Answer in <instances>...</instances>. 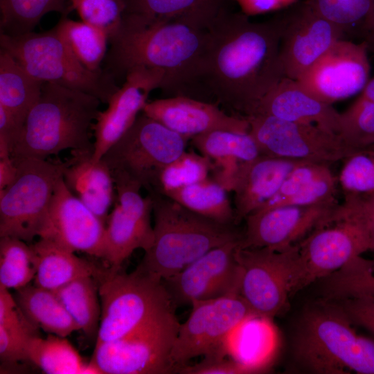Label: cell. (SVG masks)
<instances>
[{
    "label": "cell",
    "instance_id": "cell-16",
    "mask_svg": "<svg viewBox=\"0 0 374 374\" xmlns=\"http://www.w3.org/2000/svg\"><path fill=\"white\" fill-rule=\"evenodd\" d=\"M113 179L116 199L106 222L102 259L105 268L115 272L135 250L145 251L151 247L154 230L151 223L152 197L149 194L143 197L141 188L130 181L121 177Z\"/></svg>",
    "mask_w": 374,
    "mask_h": 374
},
{
    "label": "cell",
    "instance_id": "cell-2",
    "mask_svg": "<svg viewBox=\"0 0 374 374\" xmlns=\"http://www.w3.org/2000/svg\"><path fill=\"white\" fill-rule=\"evenodd\" d=\"M208 37V29L189 22L123 13L109 37L104 70L116 79L136 66L157 69L164 74V92L195 96L202 92Z\"/></svg>",
    "mask_w": 374,
    "mask_h": 374
},
{
    "label": "cell",
    "instance_id": "cell-18",
    "mask_svg": "<svg viewBox=\"0 0 374 374\" xmlns=\"http://www.w3.org/2000/svg\"><path fill=\"white\" fill-rule=\"evenodd\" d=\"M240 241L216 247L163 280L175 308L194 301L240 295L241 271L235 251Z\"/></svg>",
    "mask_w": 374,
    "mask_h": 374
},
{
    "label": "cell",
    "instance_id": "cell-23",
    "mask_svg": "<svg viewBox=\"0 0 374 374\" xmlns=\"http://www.w3.org/2000/svg\"><path fill=\"white\" fill-rule=\"evenodd\" d=\"M303 162L262 154L247 162L232 191L235 224L269 200L291 171Z\"/></svg>",
    "mask_w": 374,
    "mask_h": 374
},
{
    "label": "cell",
    "instance_id": "cell-33",
    "mask_svg": "<svg viewBox=\"0 0 374 374\" xmlns=\"http://www.w3.org/2000/svg\"><path fill=\"white\" fill-rule=\"evenodd\" d=\"M28 361L48 374H102L91 362L84 363L82 357L65 337L49 334L39 335L30 341Z\"/></svg>",
    "mask_w": 374,
    "mask_h": 374
},
{
    "label": "cell",
    "instance_id": "cell-51",
    "mask_svg": "<svg viewBox=\"0 0 374 374\" xmlns=\"http://www.w3.org/2000/svg\"><path fill=\"white\" fill-rule=\"evenodd\" d=\"M368 47V51L374 53V8L364 19L359 30Z\"/></svg>",
    "mask_w": 374,
    "mask_h": 374
},
{
    "label": "cell",
    "instance_id": "cell-1",
    "mask_svg": "<svg viewBox=\"0 0 374 374\" xmlns=\"http://www.w3.org/2000/svg\"><path fill=\"white\" fill-rule=\"evenodd\" d=\"M208 30L202 92L239 116H250L285 77L276 21L274 17L254 22L242 12L229 10Z\"/></svg>",
    "mask_w": 374,
    "mask_h": 374
},
{
    "label": "cell",
    "instance_id": "cell-42",
    "mask_svg": "<svg viewBox=\"0 0 374 374\" xmlns=\"http://www.w3.org/2000/svg\"><path fill=\"white\" fill-rule=\"evenodd\" d=\"M339 135L356 152L369 150L374 143V102L341 113Z\"/></svg>",
    "mask_w": 374,
    "mask_h": 374
},
{
    "label": "cell",
    "instance_id": "cell-49",
    "mask_svg": "<svg viewBox=\"0 0 374 374\" xmlns=\"http://www.w3.org/2000/svg\"><path fill=\"white\" fill-rule=\"evenodd\" d=\"M357 206L359 216L370 238L371 251H374V197L358 196Z\"/></svg>",
    "mask_w": 374,
    "mask_h": 374
},
{
    "label": "cell",
    "instance_id": "cell-11",
    "mask_svg": "<svg viewBox=\"0 0 374 374\" xmlns=\"http://www.w3.org/2000/svg\"><path fill=\"white\" fill-rule=\"evenodd\" d=\"M180 323L175 310L129 335L96 344L91 362L103 374L175 373L171 353Z\"/></svg>",
    "mask_w": 374,
    "mask_h": 374
},
{
    "label": "cell",
    "instance_id": "cell-36",
    "mask_svg": "<svg viewBox=\"0 0 374 374\" xmlns=\"http://www.w3.org/2000/svg\"><path fill=\"white\" fill-rule=\"evenodd\" d=\"M323 279L325 300L359 299L374 303V260L357 256Z\"/></svg>",
    "mask_w": 374,
    "mask_h": 374
},
{
    "label": "cell",
    "instance_id": "cell-45",
    "mask_svg": "<svg viewBox=\"0 0 374 374\" xmlns=\"http://www.w3.org/2000/svg\"><path fill=\"white\" fill-rule=\"evenodd\" d=\"M37 328L26 317L6 326H0V358L6 364L28 360V348L32 339L38 336Z\"/></svg>",
    "mask_w": 374,
    "mask_h": 374
},
{
    "label": "cell",
    "instance_id": "cell-14",
    "mask_svg": "<svg viewBox=\"0 0 374 374\" xmlns=\"http://www.w3.org/2000/svg\"><path fill=\"white\" fill-rule=\"evenodd\" d=\"M298 254V243L283 250L237 247L240 295L256 314L272 319L287 309Z\"/></svg>",
    "mask_w": 374,
    "mask_h": 374
},
{
    "label": "cell",
    "instance_id": "cell-5",
    "mask_svg": "<svg viewBox=\"0 0 374 374\" xmlns=\"http://www.w3.org/2000/svg\"><path fill=\"white\" fill-rule=\"evenodd\" d=\"M148 194L153 202L154 240L139 265L162 280L209 251L242 239L235 224L199 215L161 194Z\"/></svg>",
    "mask_w": 374,
    "mask_h": 374
},
{
    "label": "cell",
    "instance_id": "cell-30",
    "mask_svg": "<svg viewBox=\"0 0 374 374\" xmlns=\"http://www.w3.org/2000/svg\"><path fill=\"white\" fill-rule=\"evenodd\" d=\"M123 13L189 22L208 29L229 11L228 0H123Z\"/></svg>",
    "mask_w": 374,
    "mask_h": 374
},
{
    "label": "cell",
    "instance_id": "cell-52",
    "mask_svg": "<svg viewBox=\"0 0 374 374\" xmlns=\"http://www.w3.org/2000/svg\"><path fill=\"white\" fill-rule=\"evenodd\" d=\"M374 102V76L368 80L364 87L361 91L359 96L349 107L355 109L361 107L365 104Z\"/></svg>",
    "mask_w": 374,
    "mask_h": 374
},
{
    "label": "cell",
    "instance_id": "cell-6",
    "mask_svg": "<svg viewBox=\"0 0 374 374\" xmlns=\"http://www.w3.org/2000/svg\"><path fill=\"white\" fill-rule=\"evenodd\" d=\"M95 278L101 303L96 345L121 339L175 310L163 280L139 265L131 273L105 267Z\"/></svg>",
    "mask_w": 374,
    "mask_h": 374
},
{
    "label": "cell",
    "instance_id": "cell-3",
    "mask_svg": "<svg viewBox=\"0 0 374 374\" xmlns=\"http://www.w3.org/2000/svg\"><path fill=\"white\" fill-rule=\"evenodd\" d=\"M100 103L85 92L44 82L12 150V159H46L66 150L93 152L90 131Z\"/></svg>",
    "mask_w": 374,
    "mask_h": 374
},
{
    "label": "cell",
    "instance_id": "cell-21",
    "mask_svg": "<svg viewBox=\"0 0 374 374\" xmlns=\"http://www.w3.org/2000/svg\"><path fill=\"white\" fill-rule=\"evenodd\" d=\"M123 85L115 92L107 108L100 111L93 125V150L91 158L100 160L105 153L126 133L143 111L152 91L162 89V71L136 66L125 75Z\"/></svg>",
    "mask_w": 374,
    "mask_h": 374
},
{
    "label": "cell",
    "instance_id": "cell-32",
    "mask_svg": "<svg viewBox=\"0 0 374 374\" xmlns=\"http://www.w3.org/2000/svg\"><path fill=\"white\" fill-rule=\"evenodd\" d=\"M14 297L26 318L48 334L66 337L79 330L54 291L29 284Z\"/></svg>",
    "mask_w": 374,
    "mask_h": 374
},
{
    "label": "cell",
    "instance_id": "cell-17",
    "mask_svg": "<svg viewBox=\"0 0 374 374\" xmlns=\"http://www.w3.org/2000/svg\"><path fill=\"white\" fill-rule=\"evenodd\" d=\"M368 53L364 41L340 39L296 81L313 97L332 105L362 91L370 79Z\"/></svg>",
    "mask_w": 374,
    "mask_h": 374
},
{
    "label": "cell",
    "instance_id": "cell-15",
    "mask_svg": "<svg viewBox=\"0 0 374 374\" xmlns=\"http://www.w3.org/2000/svg\"><path fill=\"white\" fill-rule=\"evenodd\" d=\"M274 17L280 36L279 57L285 77L299 79L345 30L319 15L306 1H298Z\"/></svg>",
    "mask_w": 374,
    "mask_h": 374
},
{
    "label": "cell",
    "instance_id": "cell-39",
    "mask_svg": "<svg viewBox=\"0 0 374 374\" xmlns=\"http://www.w3.org/2000/svg\"><path fill=\"white\" fill-rule=\"evenodd\" d=\"M38 257L31 244L12 237H0V285L18 290L34 280Z\"/></svg>",
    "mask_w": 374,
    "mask_h": 374
},
{
    "label": "cell",
    "instance_id": "cell-24",
    "mask_svg": "<svg viewBox=\"0 0 374 374\" xmlns=\"http://www.w3.org/2000/svg\"><path fill=\"white\" fill-rule=\"evenodd\" d=\"M288 121L314 124L339 134L341 113L306 92L296 80L284 77L260 101L255 113ZM251 115V116H253Z\"/></svg>",
    "mask_w": 374,
    "mask_h": 374
},
{
    "label": "cell",
    "instance_id": "cell-38",
    "mask_svg": "<svg viewBox=\"0 0 374 374\" xmlns=\"http://www.w3.org/2000/svg\"><path fill=\"white\" fill-rule=\"evenodd\" d=\"M66 1L0 0V35L17 37L33 32L46 14L54 11L66 15Z\"/></svg>",
    "mask_w": 374,
    "mask_h": 374
},
{
    "label": "cell",
    "instance_id": "cell-20",
    "mask_svg": "<svg viewBox=\"0 0 374 374\" xmlns=\"http://www.w3.org/2000/svg\"><path fill=\"white\" fill-rule=\"evenodd\" d=\"M339 204L285 206L254 211L245 217L242 248L266 247L283 250L303 240L324 224Z\"/></svg>",
    "mask_w": 374,
    "mask_h": 374
},
{
    "label": "cell",
    "instance_id": "cell-26",
    "mask_svg": "<svg viewBox=\"0 0 374 374\" xmlns=\"http://www.w3.org/2000/svg\"><path fill=\"white\" fill-rule=\"evenodd\" d=\"M64 163L62 177L71 193L105 224L116 199L111 170L105 161H94L92 152H73Z\"/></svg>",
    "mask_w": 374,
    "mask_h": 374
},
{
    "label": "cell",
    "instance_id": "cell-29",
    "mask_svg": "<svg viewBox=\"0 0 374 374\" xmlns=\"http://www.w3.org/2000/svg\"><path fill=\"white\" fill-rule=\"evenodd\" d=\"M31 245L38 257L34 278L37 287L55 291L80 277L95 278L101 271L93 263L48 239L39 238Z\"/></svg>",
    "mask_w": 374,
    "mask_h": 374
},
{
    "label": "cell",
    "instance_id": "cell-48",
    "mask_svg": "<svg viewBox=\"0 0 374 374\" xmlns=\"http://www.w3.org/2000/svg\"><path fill=\"white\" fill-rule=\"evenodd\" d=\"M299 0H236L241 12L255 16L286 8Z\"/></svg>",
    "mask_w": 374,
    "mask_h": 374
},
{
    "label": "cell",
    "instance_id": "cell-41",
    "mask_svg": "<svg viewBox=\"0 0 374 374\" xmlns=\"http://www.w3.org/2000/svg\"><path fill=\"white\" fill-rule=\"evenodd\" d=\"M337 179L344 195L374 197V152H359L345 159Z\"/></svg>",
    "mask_w": 374,
    "mask_h": 374
},
{
    "label": "cell",
    "instance_id": "cell-44",
    "mask_svg": "<svg viewBox=\"0 0 374 374\" xmlns=\"http://www.w3.org/2000/svg\"><path fill=\"white\" fill-rule=\"evenodd\" d=\"M82 21L109 35L119 26L124 12L123 0H69Z\"/></svg>",
    "mask_w": 374,
    "mask_h": 374
},
{
    "label": "cell",
    "instance_id": "cell-46",
    "mask_svg": "<svg viewBox=\"0 0 374 374\" xmlns=\"http://www.w3.org/2000/svg\"><path fill=\"white\" fill-rule=\"evenodd\" d=\"M226 354L204 356L201 362L193 366L178 369L180 374H248L253 371L234 359H229Z\"/></svg>",
    "mask_w": 374,
    "mask_h": 374
},
{
    "label": "cell",
    "instance_id": "cell-4",
    "mask_svg": "<svg viewBox=\"0 0 374 374\" xmlns=\"http://www.w3.org/2000/svg\"><path fill=\"white\" fill-rule=\"evenodd\" d=\"M323 300L303 312L293 338V357L317 374H374V341L357 333L339 305Z\"/></svg>",
    "mask_w": 374,
    "mask_h": 374
},
{
    "label": "cell",
    "instance_id": "cell-40",
    "mask_svg": "<svg viewBox=\"0 0 374 374\" xmlns=\"http://www.w3.org/2000/svg\"><path fill=\"white\" fill-rule=\"evenodd\" d=\"M211 161L194 151H184L158 175L150 193L161 195L206 179L211 174Z\"/></svg>",
    "mask_w": 374,
    "mask_h": 374
},
{
    "label": "cell",
    "instance_id": "cell-31",
    "mask_svg": "<svg viewBox=\"0 0 374 374\" xmlns=\"http://www.w3.org/2000/svg\"><path fill=\"white\" fill-rule=\"evenodd\" d=\"M44 83L30 75L11 55L0 49V105L21 127L39 99Z\"/></svg>",
    "mask_w": 374,
    "mask_h": 374
},
{
    "label": "cell",
    "instance_id": "cell-22",
    "mask_svg": "<svg viewBox=\"0 0 374 374\" xmlns=\"http://www.w3.org/2000/svg\"><path fill=\"white\" fill-rule=\"evenodd\" d=\"M142 112L188 140L215 130L246 133V118L230 115L216 104L185 96H175L147 102Z\"/></svg>",
    "mask_w": 374,
    "mask_h": 374
},
{
    "label": "cell",
    "instance_id": "cell-28",
    "mask_svg": "<svg viewBox=\"0 0 374 374\" xmlns=\"http://www.w3.org/2000/svg\"><path fill=\"white\" fill-rule=\"evenodd\" d=\"M272 319L252 315L233 331L227 341V351L233 359L259 373L276 354L279 337Z\"/></svg>",
    "mask_w": 374,
    "mask_h": 374
},
{
    "label": "cell",
    "instance_id": "cell-27",
    "mask_svg": "<svg viewBox=\"0 0 374 374\" xmlns=\"http://www.w3.org/2000/svg\"><path fill=\"white\" fill-rule=\"evenodd\" d=\"M337 182L329 165L304 161L291 171L278 191L256 211L336 202Z\"/></svg>",
    "mask_w": 374,
    "mask_h": 374
},
{
    "label": "cell",
    "instance_id": "cell-8",
    "mask_svg": "<svg viewBox=\"0 0 374 374\" xmlns=\"http://www.w3.org/2000/svg\"><path fill=\"white\" fill-rule=\"evenodd\" d=\"M298 247L291 296L371 251L368 231L350 197H344L326 223L310 232Z\"/></svg>",
    "mask_w": 374,
    "mask_h": 374
},
{
    "label": "cell",
    "instance_id": "cell-12",
    "mask_svg": "<svg viewBox=\"0 0 374 374\" xmlns=\"http://www.w3.org/2000/svg\"><path fill=\"white\" fill-rule=\"evenodd\" d=\"M249 134L262 154L331 165L357 153L341 137L314 124L267 114L246 117Z\"/></svg>",
    "mask_w": 374,
    "mask_h": 374
},
{
    "label": "cell",
    "instance_id": "cell-13",
    "mask_svg": "<svg viewBox=\"0 0 374 374\" xmlns=\"http://www.w3.org/2000/svg\"><path fill=\"white\" fill-rule=\"evenodd\" d=\"M187 320L180 323L171 358L178 369L197 356L227 353L233 331L256 314L240 295L194 301Z\"/></svg>",
    "mask_w": 374,
    "mask_h": 374
},
{
    "label": "cell",
    "instance_id": "cell-53",
    "mask_svg": "<svg viewBox=\"0 0 374 374\" xmlns=\"http://www.w3.org/2000/svg\"><path fill=\"white\" fill-rule=\"evenodd\" d=\"M369 150H371V151L374 152V143L372 145V146H371V149Z\"/></svg>",
    "mask_w": 374,
    "mask_h": 374
},
{
    "label": "cell",
    "instance_id": "cell-10",
    "mask_svg": "<svg viewBox=\"0 0 374 374\" xmlns=\"http://www.w3.org/2000/svg\"><path fill=\"white\" fill-rule=\"evenodd\" d=\"M188 140L143 112L103 159L112 177L150 193L161 170L185 150Z\"/></svg>",
    "mask_w": 374,
    "mask_h": 374
},
{
    "label": "cell",
    "instance_id": "cell-47",
    "mask_svg": "<svg viewBox=\"0 0 374 374\" xmlns=\"http://www.w3.org/2000/svg\"><path fill=\"white\" fill-rule=\"evenodd\" d=\"M339 305L352 323L360 326L374 335V303L348 299L339 301Z\"/></svg>",
    "mask_w": 374,
    "mask_h": 374
},
{
    "label": "cell",
    "instance_id": "cell-25",
    "mask_svg": "<svg viewBox=\"0 0 374 374\" xmlns=\"http://www.w3.org/2000/svg\"><path fill=\"white\" fill-rule=\"evenodd\" d=\"M193 145L212 163L211 178L232 192L242 167L260 154L249 132L215 130L193 137Z\"/></svg>",
    "mask_w": 374,
    "mask_h": 374
},
{
    "label": "cell",
    "instance_id": "cell-50",
    "mask_svg": "<svg viewBox=\"0 0 374 374\" xmlns=\"http://www.w3.org/2000/svg\"><path fill=\"white\" fill-rule=\"evenodd\" d=\"M17 173V167L11 157H0V190L13 182Z\"/></svg>",
    "mask_w": 374,
    "mask_h": 374
},
{
    "label": "cell",
    "instance_id": "cell-37",
    "mask_svg": "<svg viewBox=\"0 0 374 374\" xmlns=\"http://www.w3.org/2000/svg\"><path fill=\"white\" fill-rule=\"evenodd\" d=\"M59 35L75 57L87 69L100 71L107 53V33L84 21H77L62 15L55 26Z\"/></svg>",
    "mask_w": 374,
    "mask_h": 374
},
{
    "label": "cell",
    "instance_id": "cell-35",
    "mask_svg": "<svg viewBox=\"0 0 374 374\" xmlns=\"http://www.w3.org/2000/svg\"><path fill=\"white\" fill-rule=\"evenodd\" d=\"M72 319L87 337L97 338L101 304L93 276L78 278L54 291Z\"/></svg>",
    "mask_w": 374,
    "mask_h": 374
},
{
    "label": "cell",
    "instance_id": "cell-9",
    "mask_svg": "<svg viewBox=\"0 0 374 374\" xmlns=\"http://www.w3.org/2000/svg\"><path fill=\"white\" fill-rule=\"evenodd\" d=\"M17 173L13 182L0 190V237L30 242L40 236L64 163L47 159H13Z\"/></svg>",
    "mask_w": 374,
    "mask_h": 374
},
{
    "label": "cell",
    "instance_id": "cell-7",
    "mask_svg": "<svg viewBox=\"0 0 374 374\" xmlns=\"http://www.w3.org/2000/svg\"><path fill=\"white\" fill-rule=\"evenodd\" d=\"M0 49L11 55L30 75L43 82H53L79 90L107 104L119 87L104 69L92 71L75 57L56 28L10 37L0 35Z\"/></svg>",
    "mask_w": 374,
    "mask_h": 374
},
{
    "label": "cell",
    "instance_id": "cell-19",
    "mask_svg": "<svg viewBox=\"0 0 374 374\" xmlns=\"http://www.w3.org/2000/svg\"><path fill=\"white\" fill-rule=\"evenodd\" d=\"M106 224L58 179L39 238L48 239L73 252L103 258Z\"/></svg>",
    "mask_w": 374,
    "mask_h": 374
},
{
    "label": "cell",
    "instance_id": "cell-34",
    "mask_svg": "<svg viewBox=\"0 0 374 374\" xmlns=\"http://www.w3.org/2000/svg\"><path fill=\"white\" fill-rule=\"evenodd\" d=\"M228 193L222 185L208 177L163 195L199 215L221 223L235 224L234 209Z\"/></svg>",
    "mask_w": 374,
    "mask_h": 374
},
{
    "label": "cell",
    "instance_id": "cell-43",
    "mask_svg": "<svg viewBox=\"0 0 374 374\" xmlns=\"http://www.w3.org/2000/svg\"><path fill=\"white\" fill-rule=\"evenodd\" d=\"M319 15L348 31L359 28L374 8V0H304Z\"/></svg>",
    "mask_w": 374,
    "mask_h": 374
}]
</instances>
